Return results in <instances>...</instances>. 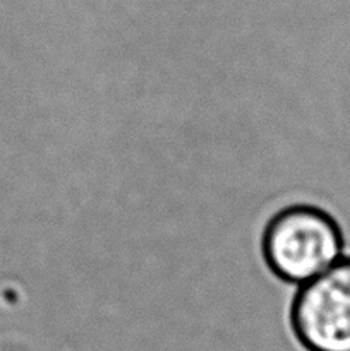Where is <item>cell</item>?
I'll return each instance as SVG.
<instances>
[{"instance_id":"6da1fadb","label":"cell","mask_w":350,"mask_h":351,"mask_svg":"<svg viewBox=\"0 0 350 351\" xmlns=\"http://www.w3.org/2000/svg\"><path fill=\"white\" fill-rule=\"evenodd\" d=\"M261 252L278 280L301 288L345 257V239L331 213L314 204H294L271 216Z\"/></svg>"},{"instance_id":"7a4b0ae2","label":"cell","mask_w":350,"mask_h":351,"mask_svg":"<svg viewBox=\"0 0 350 351\" xmlns=\"http://www.w3.org/2000/svg\"><path fill=\"white\" fill-rule=\"evenodd\" d=\"M290 328L305 351H350V256L297 288Z\"/></svg>"}]
</instances>
